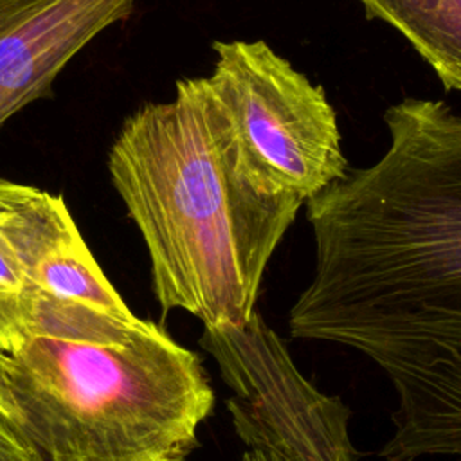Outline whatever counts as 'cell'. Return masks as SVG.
<instances>
[{
    "instance_id": "cell-1",
    "label": "cell",
    "mask_w": 461,
    "mask_h": 461,
    "mask_svg": "<svg viewBox=\"0 0 461 461\" xmlns=\"http://www.w3.org/2000/svg\"><path fill=\"white\" fill-rule=\"evenodd\" d=\"M108 171L146 243L162 313L243 328L304 200L252 157L209 77L178 79L173 101L128 115Z\"/></svg>"
},
{
    "instance_id": "cell-2",
    "label": "cell",
    "mask_w": 461,
    "mask_h": 461,
    "mask_svg": "<svg viewBox=\"0 0 461 461\" xmlns=\"http://www.w3.org/2000/svg\"><path fill=\"white\" fill-rule=\"evenodd\" d=\"M7 371L38 461H185L216 403L202 358L164 326L36 288Z\"/></svg>"
},
{
    "instance_id": "cell-3",
    "label": "cell",
    "mask_w": 461,
    "mask_h": 461,
    "mask_svg": "<svg viewBox=\"0 0 461 461\" xmlns=\"http://www.w3.org/2000/svg\"><path fill=\"white\" fill-rule=\"evenodd\" d=\"M212 88L252 157L304 202L349 171L326 92L258 41H212Z\"/></svg>"
},
{
    "instance_id": "cell-4",
    "label": "cell",
    "mask_w": 461,
    "mask_h": 461,
    "mask_svg": "<svg viewBox=\"0 0 461 461\" xmlns=\"http://www.w3.org/2000/svg\"><path fill=\"white\" fill-rule=\"evenodd\" d=\"M135 0H0V128L47 97L59 72Z\"/></svg>"
},
{
    "instance_id": "cell-5",
    "label": "cell",
    "mask_w": 461,
    "mask_h": 461,
    "mask_svg": "<svg viewBox=\"0 0 461 461\" xmlns=\"http://www.w3.org/2000/svg\"><path fill=\"white\" fill-rule=\"evenodd\" d=\"M366 16L396 29L432 67L445 90L461 92V0H358Z\"/></svg>"
},
{
    "instance_id": "cell-6",
    "label": "cell",
    "mask_w": 461,
    "mask_h": 461,
    "mask_svg": "<svg viewBox=\"0 0 461 461\" xmlns=\"http://www.w3.org/2000/svg\"><path fill=\"white\" fill-rule=\"evenodd\" d=\"M32 283L7 240L0 232V349L14 351L27 337Z\"/></svg>"
},
{
    "instance_id": "cell-7",
    "label": "cell",
    "mask_w": 461,
    "mask_h": 461,
    "mask_svg": "<svg viewBox=\"0 0 461 461\" xmlns=\"http://www.w3.org/2000/svg\"><path fill=\"white\" fill-rule=\"evenodd\" d=\"M0 461H38L20 430L0 414Z\"/></svg>"
},
{
    "instance_id": "cell-8",
    "label": "cell",
    "mask_w": 461,
    "mask_h": 461,
    "mask_svg": "<svg viewBox=\"0 0 461 461\" xmlns=\"http://www.w3.org/2000/svg\"><path fill=\"white\" fill-rule=\"evenodd\" d=\"M0 414L14 423L18 429V407L14 403L13 393H11V384H9V371H7V353L0 349Z\"/></svg>"
},
{
    "instance_id": "cell-9",
    "label": "cell",
    "mask_w": 461,
    "mask_h": 461,
    "mask_svg": "<svg viewBox=\"0 0 461 461\" xmlns=\"http://www.w3.org/2000/svg\"><path fill=\"white\" fill-rule=\"evenodd\" d=\"M241 461H281V459L265 448H247L241 456Z\"/></svg>"
}]
</instances>
